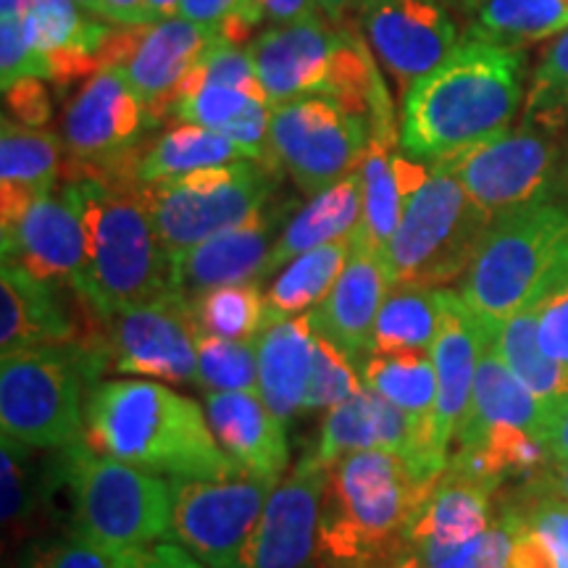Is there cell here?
Wrapping results in <instances>:
<instances>
[{
	"label": "cell",
	"mask_w": 568,
	"mask_h": 568,
	"mask_svg": "<svg viewBox=\"0 0 568 568\" xmlns=\"http://www.w3.org/2000/svg\"><path fill=\"white\" fill-rule=\"evenodd\" d=\"M393 287L385 255L355 237V251L329 295L311 311L318 337L329 339L347 358L372 353L374 324Z\"/></svg>",
	"instance_id": "603a6c76"
},
{
	"label": "cell",
	"mask_w": 568,
	"mask_h": 568,
	"mask_svg": "<svg viewBox=\"0 0 568 568\" xmlns=\"http://www.w3.org/2000/svg\"><path fill=\"white\" fill-rule=\"evenodd\" d=\"M345 32L332 30L316 17L258 34L247 45V55L268 101L276 105L305 95H324Z\"/></svg>",
	"instance_id": "ac0fdd59"
},
{
	"label": "cell",
	"mask_w": 568,
	"mask_h": 568,
	"mask_svg": "<svg viewBox=\"0 0 568 568\" xmlns=\"http://www.w3.org/2000/svg\"><path fill=\"white\" fill-rule=\"evenodd\" d=\"M205 416L222 450L255 479L282 481L290 466L284 424L258 393H209Z\"/></svg>",
	"instance_id": "cb8c5ba5"
},
{
	"label": "cell",
	"mask_w": 568,
	"mask_h": 568,
	"mask_svg": "<svg viewBox=\"0 0 568 568\" xmlns=\"http://www.w3.org/2000/svg\"><path fill=\"white\" fill-rule=\"evenodd\" d=\"M216 45H224L219 30L172 17L148 27L145 38L130 59L111 71H116L130 84V90L145 105L151 124H155L163 113H172L174 92L190 69L197 67L203 55Z\"/></svg>",
	"instance_id": "44dd1931"
},
{
	"label": "cell",
	"mask_w": 568,
	"mask_h": 568,
	"mask_svg": "<svg viewBox=\"0 0 568 568\" xmlns=\"http://www.w3.org/2000/svg\"><path fill=\"white\" fill-rule=\"evenodd\" d=\"M437 479L393 450H358L329 468L311 568H393Z\"/></svg>",
	"instance_id": "7a4b0ae2"
},
{
	"label": "cell",
	"mask_w": 568,
	"mask_h": 568,
	"mask_svg": "<svg viewBox=\"0 0 568 568\" xmlns=\"http://www.w3.org/2000/svg\"><path fill=\"white\" fill-rule=\"evenodd\" d=\"M98 19L109 21L113 27L153 24L151 13H148V0H101Z\"/></svg>",
	"instance_id": "6f0895ef"
},
{
	"label": "cell",
	"mask_w": 568,
	"mask_h": 568,
	"mask_svg": "<svg viewBox=\"0 0 568 568\" xmlns=\"http://www.w3.org/2000/svg\"><path fill=\"white\" fill-rule=\"evenodd\" d=\"M568 30V0H479L466 40L521 51Z\"/></svg>",
	"instance_id": "d6a6232c"
},
{
	"label": "cell",
	"mask_w": 568,
	"mask_h": 568,
	"mask_svg": "<svg viewBox=\"0 0 568 568\" xmlns=\"http://www.w3.org/2000/svg\"><path fill=\"white\" fill-rule=\"evenodd\" d=\"M51 485L67 495L69 535L113 556L172 539V481L103 456L80 437L45 460Z\"/></svg>",
	"instance_id": "5b68a950"
},
{
	"label": "cell",
	"mask_w": 568,
	"mask_h": 568,
	"mask_svg": "<svg viewBox=\"0 0 568 568\" xmlns=\"http://www.w3.org/2000/svg\"><path fill=\"white\" fill-rule=\"evenodd\" d=\"M481 332H485V337H481V358L477 376H474L471 406H468V416L460 426L456 443L464 437L479 435V432L503 429V426L521 429L545 443L548 410L500 358L495 347V326L481 324Z\"/></svg>",
	"instance_id": "4316f807"
},
{
	"label": "cell",
	"mask_w": 568,
	"mask_h": 568,
	"mask_svg": "<svg viewBox=\"0 0 568 568\" xmlns=\"http://www.w3.org/2000/svg\"><path fill=\"white\" fill-rule=\"evenodd\" d=\"M443 287L393 284L374 324L372 353L432 351L439 326Z\"/></svg>",
	"instance_id": "e575fe53"
},
{
	"label": "cell",
	"mask_w": 568,
	"mask_h": 568,
	"mask_svg": "<svg viewBox=\"0 0 568 568\" xmlns=\"http://www.w3.org/2000/svg\"><path fill=\"white\" fill-rule=\"evenodd\" d=\"M77 3L82 6V11L92 13V17H98V6H101V0H77Z\"/></svg>",
	"instance_id": "03108f58"
},
{
	"label": "cell",
	"mask_w": 568,
	"mask_h": 568,
	"mask_svg": "<svg viewBox=\"0 0 568 568\" xmlns=\"http://www.w3.org/2000/svg\"><path fill=\"white\" fill-rule=\"evenodd\" d=\"M176 17L201 27H213V30H222L234 19H253L258 24L264 21V13L258 11L255 0H182Z\"/></svg>",
	"instance_id": "f907efd6"
},
{
	"label": "cell",
	"mask_w": 568,
	"mask_h": 568,
	"mask_svg": "<svg viewBox=\"0 0 568 568\" xmlns=\"http://www.w3.org/2000/svg\"><path fill=\"white\" fill-rule=\"evenodd\" d=\"M358 450H393L432 479L443 477L450 464V458L437 447L435 432L414 422L368 387L326 410L311 456L332 468L339 458Z\"/></svg>",
	"instance_id": "9a60e30c"
},
{
	"label": "cell",
	"mask_w": 568,
	"mask_h": 568,
	"mask_svg": "<svg viewBox=\"0 0 568 568\" xmlns=\"http://www.w3.org/2000/svg\"><path fill=\"white\" fill-rule=\"evenodd\" d=\"M545 445H548L550 460H568V397L548 418Z\"/></svg>",
	"instance_id": "91938a15"
},
{
	"label": "cell",
	"mask_w": 568,
	"mask_h": 568,
	"mask_svg": "<svg viewBox=\"0 0 568 568\" xmlns=\"http://www.w3.org/2000/svg\"><path fill=\"white\" fill-rule=\"evenodd\" d=\"M364 389L361 374L355 372L347 355L329 343V339L316 335L314 347V368H311L308 387H305L303 410L335 408L339 403L351 400Z\"/></svg>",
	"instance_id": "f6af8a7d"
},
{
	"label": "cell",
	"mask_w": 568,
	"mask_h": 568,
	"mask_svg": "<svg viewBox=\"0 0 568 568\" xmlns=\"http://www.w3.org/2000/svg\"><path fill=\"white\" fill-rule=\"evenodd\" d=\"M552 134L556 132L521 124L518 130L432 161V166L456 176L468 197L495 222L510 211L550 203L560 163V145Z\"/></svg>",
	"instance_id": "30bf717a"
},
{
	"label": "cell",
	"mask_w": 568,
	"mask_h": 568,
	"mask_svg": "<svg viewBox=\"0 0 568 568\" xmlns=\"http://www.w3.org/2000/svg\"><path fill=\"white\" fill-rule=\"evenodd\" d=\"M268 172L258 161H237L174 180L140 182L142 201L172 261L264 209L272 193Z\"/></svg>",
	"instance_id": "9c48e42d"
},
{
	"label": "cell",
	"mask_w": 568,
	"mask_h": 568,
	"mask_svg": "<svg viewBox=\"0 0 568 568\" xmlns=\"http://www.w3.org/2000/svg\"><path fill=\"white\" fill-rule=\"evenodd\" d=\"M130 568H209L197 560L193 552L184 550L174 539H163L153 548L132 552Z\"/></svg>",
	"instance_id": "11a10c76"
},
{
	"label": "cell",
	"mask_w": 568,
	"mask_h": 568,
	"mask_svg": "<svg viewBox=\"0 0 568 568\" xmlns=\"http://www.w3.org/2000/svg\"><path fill=\"white\" fill-rule=\"evenodd\" d=\"M197 385L209 393H258L255 339L197 335Z\"/></svg>",
	"instance_id": "60d3db41"
},
{
	"label": "cell",
	"mask_w": 568,
	"mask_h": 568,
	"mask_svg": "<svg viewBox=\"0 0 568 568\" xmlns=\"http://www.w3.org/2000/svg\"><path fill=\"white\" fill-rule=\"evenodd\" d=\"M130 558L113 556L80 537L67 535L34 539L21 552V568H130Z\"/></svg>",
	"instance_id": "bcb514c9"
},
{
	"label": "cell",
	"mask_w": 568,
	"mask_h": 568,
	"mask_svg": "<svg viewBox=\"0 0 568 568\" xmlns=\"http://www.w3.org/2000/svg\"><path fill=\"white\" fill-rule=\"evenodd\" d=\"M439 3H464V6H468V9H474V6L479 3V0H439Z\"/></svg>",
	"instance_id": "003e7915"
},
{
	"label": "cell",
	"mask_w": 568,
	"mask_h": 568,
	"mask_svg": "<svg viewBox=\"0 0 568 568\" xmlns=\"http://www.w3.org/2000/svg\"><path fill=\"white\" fill-rule=\"evenodd\" d=\"M253 101L245 92L224 88V84H201L195 92L180 98L174 103L172 113L184 124H197L205 126V130L222 132L224 126H230L234 119L243 116V113L251 109Z\"/></svg>",
	"instance_id": "7dc6e473"
},
{
	"label": "cell",
	"mask_w": 568,
	"mask_h": 568,
	"mask_svg": "<svg viewBox=\"0 0 568 568\" xmlns=\"http://www.w3.org/2000/svg\"><path fill=\"white\" fill-rule=\"evenodd\" d=\"M109 355L84 345H45L0 358V429L32 450H61L84 437V385ZM92 387V385H90Z\"/></svg>",
	"instance_id": "52a82bcc"
},
{
	"label": "cell",
	"mask_w": 568,
	"mask_h": 568,
	"mask_svg": "<svg viewBox=\"0 0 568 568\" xmlns=\"http://www.w3.org/2000/svg\"><path fill=\"white\" fill-rule=\"evenodd\" d=\"M77 0H34L24 17V30L30 45L40 55L55 51H82L95 55L101 51L111 27L82 17Z\"/></svg>",
	"instance_id": "f35d334b"
},
{
	"label": "cell",
	"mask_w": 568,
	"mask_h": 568,
	"mask_svg": "<svg viewBox=\"0 0 568 568\" xmlns=\"http://www.w3.org/2000/svg\"><path fill=\"white\" fill-rule=\"evenodd\" d=\"M518 531V518L508 506L497 521L474 537L471 542L458 545V548H422L416 550L422 556L426 568H508L514 556Z\"/></svg>",
	"instance_id": "7bdbcfd3"
},
{
	"label": "cell",
	"mask_w": 568,
	"mask_h": 568,
	"mask_svg": "<svg viewBox=\"0 0 568 568\" xmlns=\"http://www.w3.org/2000/svg\"><path fill=\"white\" fill-rule=\"evenodd\" d=\"M201 84H224V88L245 92V95H251L253 101L258 103H272L268 101L264 84L258 80V74H255L251 55H247V51H240V48H232V45L211 48V51L201 59V63L190 69V74L184 77L180 88L174 92L172 109L180 98L195 92Z\"/></svg>",
	"instance_id": "ee69618b"
},
{
	"label": "cell",
	"mask_w": 568,
	"mask_h": 568,
	"mask_svg": "<svg viewBox=\"0 0 568 568\" xmlns=\"http://www.w3.org/2000/svg\"><path fill=\"white\" fill-rule=\"evenodd\" d=\"M287 222V209L264 205L247 222L195 245L174 258V293L193 301L213 287L258 282Z\"/></svg>",
	"instance_id": "d6986e66"
},
{
	"label": "cell",
	"mask_w": 568,
	"mask_h": 568,
	"mask_svg": "<svg viewBox=\"0 0 568 568\" xmlns=\"http://www.w3.org/2000/svg\"><path fill=\"white\" fill-rule=\"evenodd\" d=\"M568 122V30L552 42L539 63L524 103V126L556 132Z\"/></svg>",
	"instance_id": "b9f144b4"
},
{
	"label": "cell",
	"mask_w": 568,
	"mask_h": 568,
	"mask_svg": "<svg viewBox=\"0 0 568 568\" xmlns=\"http://www.w3.org/2000/svg\"><path fill=\"white\" fill-rule=\"evenodd\" d=\"M61 284L42 282L24 266L3 261L0 268V355L45 345H82L67 314Z\"/></svg>",
	"instance_id": "d4e9b609"
},
{
	"label": "cell",
	"mask_w": 568,
	"mask_h": 568,
	"mask_svg": "<svg viewBox=\"0 0 568 568\" xmlns=\"http://www.w3.org/2000/svg\"><path fill=\"white\" fill-rule=\"evenodd\" d=\"M45 80L48 61L27 40L24 19H3L0 24V80L3 92L21 80Z\"/></svg>",
	"instance_id": "c3c4849f"
},
{
	"label": "cell",
	"mask_w": 568,
	"mask_h": 568,
	"mask_svg": "<svg viewBox=\"0 0 568 568\" xmlns=\"http://www.w3.org/2000/svg\"><path fill=\"white\" fill-rule=\"evenodd\" d=\"M524 493L568 503V460H550L542 471L524 485Z\"/></svg>",
	"instance_id": "9f6ffc18"
},
{
	"label": "cell",
	"mask_w": 568,
	"mask_h": 568,
	"mask_svg": "<svg viewBox=\"0 0 568 568\" xmlns=\"http://www.w3.org/2000/svg\"><path fill=\"white\" fill-rule=\"evenodd\" d=\"M148 124L151 116L130 84L116 71H98L67 109L63 142L71 159L90 166L84 176L140 182L138 140Z\"/></svg>",
	"instance_id": "4fadbf2b"
},
{
	"label": "cell",
	"mask_w": 568,
	"mask_h": 568,
	"mask_svg": "<svg viewBox=\"0 0 568 568\" xmlns=\"http://www.w3.org/2000/svg\"><path fill=\"white\" fill-rule=\"evenodd\" d=\"M389 140L372 138L368 151L361 161V187H364V216H361L355 237L385 255V247L397 232L403 219V193L397 184L393 155L387 151Z\"/></svg>",
	"instance_id": "74e56055"
},
{
	"label": "cell",
	"mask_w": 568,
	"mask_h": 568,
	"mask_svg": "<svg viewBox=\"0 0 568 568\" xmlns=\"http://www.w3.org/2000/svg\"><path fill=\"white\" fill-rule=\"evenodd\" d=\"M358 19L376 59L403 92L458 48V30L439 0H364Z\"/></svg>",
	"instance_id": "2e32d148"
},
{
	"label": "cell",
	"mask_w": 568,
	"mask_h": 568,
	"mask_svg": "<svg viewBox=\"0 0 568 568\" xmlns=\"http://www.w3.org/2000/svg\"><path fill=\"white\" fill-rule=\"evenodd\" d=\"M489 226L493 216L468 197L456 176L432 166L422 187L406 197L400 226L385 247L389 282L443 287L460 280Z\"/></svg>",
	"instance_id": "ba28073f"
},
{
	"label": "cell",
	"mask_w": 568,
	"mask_h": 568,
	"mask_svg": "<svg viewBox=\"0 0 568 568\" xmlns=\"http://www.w3.org/2000/svg\"><path fill=\"white\" fill-rule=\"evenodd\" d=\"M537 337L552 361L568 366V287L539 305Z\"/></svg>",
	"instance_id": "816d5d0a"
},
{
	"label": "cell",
	"mask_w": 568,
	"mask_h": 568,
	"mask_svg": "<svg viewBox=\"0 0 568 568\" xmlns=\"http://www.w3.org/2000/svg\"><path fill=\"white\" fill-rule=\"evenodd\" d=\"M316 332L311 316L266 318L255 337L258 355V395L268 410L287 426L303 410L305 387L314 368Z\"/></svg>",
	"instance_id": "484cf974"
},
{
	"label": "cell",
	"mask_w": 568,
	"mask_h": 568,
	"mask_svg": "<svg viewBox=\"0 0 568 568\" xmlns=\"http://www.w3.org/2000/svg\"><path fill=\"white\" fill-rule=\"evenodd\" d=\"M84 224L88 255L74 293L98 322L174 293V261L159 237L140 182L84 176L67 184Z\"/></svg>",
	"instance_id": "277c9868"
},
{
	"label": "cell",
	"mask_w": 568,
	"mask_h": 568,
	"mask_svg": "<svg viewBox=\"0 0 568 568\" xmlns=\"http://www.w3.org/2000/svg\"><path fill=\"white\" fill-rule=\"evenodd\" d=\"M393 568H426V566H424V560H422V556H418L416 550H408L406 556L397 560Z\"/></svg>",
	"instance_id": "e7e4bbea"
},
{
	"label": "cell",
	"mask_w": 568,
	"mask_h": 568,
	"mask_svg": "<svg viewBox=\"0 0 568 568\" xmlns=\"http://www.w3.org/2000/svg\"><path fill=\"white\" fill-rule=\"evenodd\" d=\"M251 161L237 142L216 130L197 124H182L153 142V148L140 159V182H161L197 172L209 166Z\"/></svg>",
	"instance_id": "d590c367"
},
{
	"label": "cell",
	"mask_w": 568,
	"mask_h": 568,
	"mask_svg": "<svg viewBox=\"0 0 568 568\" xmlns=\"http://www.w3.org/2000/svg\"><path fill=\"white\" fill-rule=\"evenodd\" d=\"M197 335L193 301L180 293L130 305L103 322L111 366L119 374L174 385L197 382Z\"/></svg>",
	"instance_id": "5bb4252c"
},
{
	"label": "cell",
	"mask_w": 568,
	"mask_h": 568,
	"mask_svg": "<svg viewBox=\"0 0 568 568\" xmlns=\"http://www.w3.org/2000/svg\"><path fill=\"white\" fill-rule=\"evenodd\" d=\"M34 0H0L3 19H24L30 13Z\"/></svg>",
	"instance_id": "be15d7a7"
},
{
	"label": "cell",
	"mask_w": 568,
	"mask_h": 568,
	"mask_svg": "<svg viewBox=\"0 0 568 568\" xmlns=\"http://www.w3.org/2000/svg\"><path fill=\"white\" fill-rule=\"evenodd\" d=\"M258 11L266 21L280 24H295V21L314 19L318 3L316 0H255Z\"/></svg>",
	"instance_id": "680465c9"
},
{
	"label": "cell",
	"mask_w": 568,
	"mask_h": 568,
	"mask_svg": "<svg viewBox=\"0 0 568 568\" xmlns=\"http://www.w3.org/2000/svg\"><path fill=\"white\" fill-rule=\"evenodd\" d=\"M508 568H568V556L558 552L556 548H550L542 537L524 527L521 518H518L516 545H514V556H510Z\"/></svg>",
	"instance_id": "db71d44e"
},
{
	"label": "cell",
	"mask_w": 568,
	"mask_h": 568,
	"mask_svg": "<svg viewBox=\"0 0 568 568\" xmlns=\"http://www.w3.org/2000/svg\"><path fill=\"white\" fill-rule=\"evenodd\" d=\"M493 487L447 466L410 527V550L458 548L479 537L489 524Z\"/></svg>",
	"instance_id": "f1b7e54d"
},
{
	"label": "cell",
	"mask_w": 568,
	"mask_h": 568,
	"mask_svg": "<svg viewBox=\"0 0 568 568\" xmlns=\"http://www.w3.org/2000/svg\"><path fill=\"white\" fill-rule=\"evenodd\" d=\"M537 311H524L495 329V347L514 376L548 410V418L568 397V366L552 361L537 337Z\"/></svg>",
	"instance_id": "836d02e7"
},
{
	"label": "cell",
	"mask_w": 568,
	"mask_h": 568,
	"mask_svg": "<svg viewBox=\"0 0 568 568\" xmlns=\"http://www.w3.org/2000/svg\"><path fill=\"white\" fill-rule=\"evenodd\" d=\"M61 140L53 132L3 119L0 126V230H9L34 203L53 193Z\"/></svg>",
	"instance_id": "83f0119b"
},
{
	"label": "cell",
	"mask_w": 568,
	"mask_h": 568,
	"mask_svg": "<svg viewBox=\"0 0 568 568\" xmlns=\"http://www.w3.org/2000/svg\"><path fill=\"white\" fill-rule=\"evenodd\" d=\"M361 216H364V187H361V169H355L345 180L316 193L295 216H290L261 280L282 272L297 255L353 234L358 230Z\"/></svg>",
	"instance_id": "f546056e"
},
{
	"label": "cell",
	"mask_w": 568,
	"mask_h": 568,
	"mask_svg": "<svg viewBox=\"0 0 568 568\" xmlns=\"http://www.w3.org/2000/svg\"><path fill=\"white\" fill-rule=\"evenodd\" d=\"M6 101H9L13 122L34 126V130L51 122V95H48L45 82H40L38 77L21 80L6 90Z\"/></svg>",
	"instance_id": "f5cc1de1"
},
{
	"label": "cell",
	"mask_w": 568,
	"mask_h": 568,
	"mask_svg": "<svg viewBox=\"0 0 568 568\" xmlns=\"http://www.w3.org/2000/svg\"><path fill=\"white\" fill-rule=\"evenodd\" d=\"M481 322L471 314L464 297L445 290L439 293V326L432 361L437 368V410L435 437L437 447L450 456V443L458 437L468 416L474 393V376L481 358Z\"/></svg>",
	"instance_id": "7402d4cb"
},
{
	"label": "cell",
	"mask_w": 568,
	"mask_h": 568,
	"mask_svg": "<svg viewBox=\"0 0 568 568\" xmlns=\"http://www.w3.org/2000/svg\"><path fill=\"white\" fill-rule=\"evenodd\" d=\"M3 261L24 266L42 282L74 290L82 280L88 240L84 224L67 187L32 205L17 224L0 232Z\"/></svg>",
	"instance_id": "ffe728a7"
},
{
	"label": "cell",
	"mask_w": 568,
	"mask_h": 568,
	"mask_svg": "<svg viewBox=\"0 0 568 568\" xmlns=\"http://www.w3.org/2000/svg\"><path fill=\"white\" fill-rule=\"evenodd\" d=\"M372 142V124L332 98L305 95L272 109L276 163L303 193L316 195L361 166Z\"/></svg>",
	"instance_id": "7c38bea8"
},
{
	"label": "cell",
	"mask_w": 568,
	"mask_h": 568,
	"mask_svg": "<svg viewBox=\"0 0 568 568\" xmlns=\"http://www.w3.org/2000/svg\"><path fill=\"white\" fill-rule=\"evenodd\" d=\"M568 287V211L537 203L495 219L460 284V297L487 326L539 308Z\"/></svg>",
	"instance_id": "8992f818"
},
{
	"label": "cell",
	"mask_w": 568,
	"mask_h": 568,
	"mask_svg": "<svg viewBox=\"0 0 568 568\" xmlns=\"http://www.w3.org/2000/svg\"><path fill=\"white\" fill-rule=\"evenodd\" d=\"M361 382L403 414L435 432L437 368L429 351L376 353L361 361ZM437 439V437H435ZM450 458V456H447Z\"/></svg>",
	"instance_id": "4dcf8cb0"
},
{
	"label": "cell",
	"mask_w": 568,
	"mask_h": 568,
	"mask_svg": "<svg viewBox=\"0 0 568 568\" xmlns=\"http://www.w3.org/2000/svg\"><path fill=\"white\" fill-rule=\"evenodd\" d=\"M355 251V232L297 255L282 268L266 293V318L305 316L335 290Z\"/></svg>",
	"instance_id": "1f68e13d"
},
{
	"label": "cell",
	"mask_w": 568,
	"mask_h": 568,
	"mask_svg": "<svg viewBox=\"0 0 568 568\" xmlns=\"http://www.w3.org/2000/svg\"><path fill=\"white\" fill-rule=\"evenodd\" d=\"M527 61L516 48L466 40L406 92L400 145L439 161L508 132L524 101Z\"/></svg>",
	"instance_id": "3957f363"
},
{
	"label": "cell",
	"mask_w": 568,
	"mask_h": 568,
	"mask_svg": "<svg viewBox=\"0 0 568 568\" xmlns=\"http://www.w3.org/2000/svg\"><path fill=\"white\" fill-rule=\"evenodd\" d=\"M193 308L205 335L222 339H255L266 324V297L258 282L213 287L193 297Z\"/></svg>",
	"instance_id": "ab89813d"
},
{
	"label": "cell",
	"mask_w": 568,
	"mask_h": 568,
	"mask_svg": "<svg viewBox=\"0 0 568 568\" xmlns=\"http://www.w3.org/2000/svg\"><path fill=\"white\" fill-rule=\"evenodd\" d=\"M276 485L251 474L172 479V539L209 568H247L253 535Z\"/></svg>",
	"instance_id": "8fae6325"
},
{
	"label": "cell",
	"mask_w": 568,
	"mask_h": 568,
	"mask_svg": "<svg viewBox=\"0 0 568 568\" xmlns=\"http://www.w3.org/2000/svg\"><path fill=\"white\" fill-rule=\"evenodd\" d=\"M0 471H3V527L13 542L32 537L38 518L51 508L45 464L34 466L32 447L3 437L0 445Z\"/></svg>",
	"instance_id": "8d00e7d4"
},
{
	"label": "cell",
	"mask_w": 568,
	"mask_h": 568,
	"mask_svg": "<svg viewBox=\"0 0 568 568\" xmlns=\"http://www.w3.org/2000/svg\"><path fill=\"white\" fill-rule=\"evenodd\" d=\"M329 468L305 453L268 497L253 535L247 568H311Z\"/></svg>",
	"instance_id": "e0dca14e"
},
{
	"label": "cell",
	"mask_w": 568,
	"mask_h": 568,
	"mask_svg": "<svg viewBox=\"0 0 568 568\" xmlns=\"http://www.w3.org/2000/svg\"><path fill=\"white\" fill-rule=\"evenodd\" d=\"M508 508L516 510L524 527L542 537L550 548L568 556V503L524 493V497L508 503Z\"/></svg>",
	"instance_id": "681fc988"
},
{
	"label": "cell",
	"mask_w": 568,
	"mask_h": 568,
	"mask_svg": "<svg viewBox=\"0 0 568 568\" xmlns=\"http://www.w3.org/2000/svg\"><path fill=\"white\" fill-rule=\"evenodd\" d=\"M316 3L332 21H343L347 19V13H358L364 0H316Z\"/></svg>",
	"instance_id": "94428289"
},
{
	"label": "cell",
	"mask_w": 568,
	"mask_h": 568,
	"mask_svg": "<svg viewBox=\"0 0 568 568\" xmlns=\"http://www.w3.org/2000/svg\"><path fill=\"white\" fill-rule=\"evenodd\" d=\"M182 0H148V13H151V21H163V19H172L180 13Z\"/></svg>",
	"instance_id": "6125c7cd"
},
{
	"label": "cell",
	"mask_w": 568,
	"mask_h": 568,
	"mask_svg": "<svg viewBox=\"0 0 568 568\" xmlns=\"http://www.w3.org/2000/svg\"><path fill=\"white\" fill-rule=\"evenodd\" d=\"M84 439L103 456L169 479L245 474L216 443L201 406L159 382L116 379L90 387Z\"/></svg>",
	"instance_id": "6da1fadb"
}]
</instances>
